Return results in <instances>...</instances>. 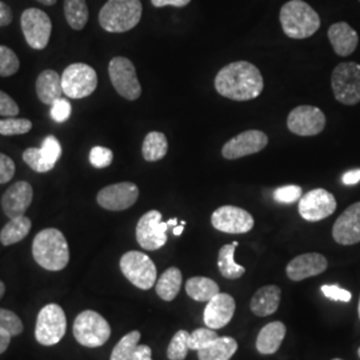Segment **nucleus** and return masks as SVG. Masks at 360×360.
Here are the masks:
<instances>
[{"instance_id": "obj_18", "label": "nucleus", "mask_w": 360, "mask_h": 360, "mask_svg": "<svg viewBox=\"0 0 360 360\" xmlns=\"http://www.w3.org/2000/svg\"><path fill=\"white\" fill-rule=\"evenodd\" d=\"M32 198L34 190L28 181L20 180L13 183L1 196V208L6 217L8 219L23 217L32 203Z\"/></svg>"}, {"instance_id": "obj_57", "label": "nucleus", "mask_w": 360, "mask_h": 360, "mask_svg": "<svg viewBox=\"0 0 360 360\" xmlns=\"http://www.w3.org/2000/svg\"><path fill=\"white\" fill-rule=\"evenodd\" d=\"M358 355H359V358H360V347H359V349H358Z\"/></svg>"}, {"instance_id": "obj_34", "label": "nucleus", "mask_w": 360, "mask_h": 360, "mask_svg": "<svg viewBox=\"0 0 360 360\" xmlns=\"http://www.w3.org/2000/svg\"><path fill=\"white\" fill-rule=\"evenodd\" d=\"M190 333L186 330H180L172 336L167 348V358L169 360H184L190 351L188 346Z\"/></svg>"}, {"instance_id": "obj_46", "label": "nucleus", "mask_w": 360, "mask_h": 360, "mask_svg": "<svg viewBox=\"0 0 360 360\" xmlns=\"http://www.w3.org/2000/svg\"><path fill=\"white\" fill-rule=\"evenodd\" d=\"M15 175V163L8 155L0 153V184H6Z\"/></svg>"}, {"instance_id": "obj_36", "label": "nucleus", "mask_w": 360, "mask_h": 360, "mask_svg": "<svg viewBox=\"0 0 360 360\" xmlns=\"http://www.w3.org/2000/svg\"><path fill=\"white\" fill-rule=\"evenodd\" d=\"M19 68L20 62L18 55L11 49L0 46V77H13L19 71Z\"/></svg>"}, {"instance_id": "obj_15", "label": "nucleus", "mask_w": 360, "mask_h": 360, "mask_svg": "<svg viewBox=\"0 0 360 360\" xmlns=\"http://www.w3.org/2000/svg\"><path fill=\"white\" fill-rule=\"evenodd\" d=\"M211 224L215 230L226 233H245L254 229L252 215L240 207H219L212 212Z\"/></svg>"}, {"instance_id": "obj_3", "label": "nucleus", "mask_w": 360, "mask_h": 360, "mask_svg": "<svg viewBox=\"0 0 360 360\" xmlns=\"http://www.w3.org/2000/svg\"><path fill=\"white\" fill-rule=\"evenodd\" d=\"M284 34L291 39H307L321 28V16L303 0H290L279 15Z\"/></svg>"}, {"instance_id": "obj_16", "label": "nucleus", "mask_w": 360, "mask_h": 360, "mask_svg": "<svg viewBox=\"0 0 360 360\" xmlns=\"http://www.w3.org/2000/svg\"><path fill=\"white\" fill-rule=\"evenodd\" d=\"M138 198V186L131 181H122L102 188L96 195V202L108 211H124L134 206Z\"/></svg>"}, {"instance_id": "obj_20", "label": "nucleus", "mask_w": 360, "mask_h": 360, "mask_svg": "<svg viewBox=\"0 0 360 360\" xmlns=\"http://www.w3.org/2000/svg\"><path fill=\"white\" fill-rule=\"evenodd\" d=\"M328 262L319 252H307L294 257L285 267L287 276L294 282H302L312 276H318L327 270Z\"/></svg>"}, {"instance_id": "obj_11", "label": "nucleus", "mask_w": 360, "mask_h": 360, "mask_svg": "<svg viewBox=\"0 0 360 360\" xmlns=\"http://www.w3.org/2000/svg\"><path fill=\"white\" fill-rule=\"evenodd\" d=\"M20 26L27 44L34 50H44L50 41L52 23L50 16L39 8H27L22 13Z\"/></svg>"}, {"instance_id": "obj_50", "label": "nucleus", "mask_w": 360, "mask_h": 360, "mask_svg": "<svg viewBox=\"0 0 360 360\" xmlns=\"http://www.w3.org/2000/svg\"><path fill=\"white\" fill-rule=\"evenodd\" d=\"M342 180H343V183H345L346 186H355V184H358V183H360V168L347 171V172L343 175Z\"/></svg>"}, {"instance_id": "obj_7", "label": "nucleus", "mask_w": 360, "mask_h": 360, "mask_svg": "<svg viewBox=\"0 0 360 360\" xmlns=\"http://www.w3.org/2000/svg\"><path fill=\"white\" fill-rule=\"evenodd\" d=\"M331 87L339 103L355 105L360 102V65L346 62L335 67Z\"/></svg>"}, {"instance_id": "obj_35", "label": "nucleus", "mask_w": 360, "mask_h": 360, "mask_svg": "<svg viewBox=\"0 0 360 360\" xmlns=\"http://www.w3.org/2000/svg\"><path fill=\"white\" fill-rule=\"evenodd\" d=\"M32 129V122L28 119L7 117L0 120V135L13 136V135H25Z\"/></svg>"}, {"instance_id": "obj_27", "label": "nucleus", "mask_w": 360, "mask_h": 360, "mask_svg": "<svg viewBox=\"0 0 360 360\" xmlns=\"http://www.w3.org/2000/svg\"><path fill=\"white\" fill-rule=\"evenodd\" d=\"M238 342L231 336H219L208 347L198 351L199 360H230L238 351Z\"/></svg>"}, {"instance_id": "obj_12", "label": "nucleus", "mask_w": 360, "mask_h": 360, "mask_svg": "<svg viewBox=\"0 0 360 360\" xmlns=\"http://www.w3.org/2000/svg\"><path fill=\"white\" fill-rule=\"evenodd\" d=\"M167 221L156 210L146 212L136 224V240L147 251H156L167 243Z\"/></svg>"}, {"instance_id": "obj_56", "label": "nucleus", "mask_w": 360, "mask_h": 360, "mask_svg": "<svg viewBox=\"0 0 360 360\" xmlns=\"http://www.w3.org/2000/svg\"><path fill=\"white\" fill-rule=\"evenodd\" d=\"M358 312H359V319H360V299H359V307H358Z\"/></svg>"}, {"instance_id": "obj_17", "label": "nucleus", "mask_w": 360, "mask_h": 360, "mask_svg": "<svg viewBox=\"0 0 360 360\" xmlns=\"http://www.w3.org/2000/svg\"><path fill=\"white\" fill-rule=\"evenodd\" d=\"M269 144V136L259 129H248L233 136L221 148L224 159L236 160L248 155L257 154Z\"/></svg>"}, {"instance_id": "obj_45", "label": "nucleus", "mask_w": 360, "mask_h": 360, "mask_svg": "<svg viewBox=\"0 0 360 360\" xmlns=\"http://www.w3.org/2000/svg\"><path fill=\"white\" fill-rule=\"evenodd\" d=\"M18 114H19V105L8 94L0 90V116L15 117Z\"/></svg>"}, {"instance_id": "obj_58", "label": "nucleus", "mask_w": 360, "mask_h": 360, "mask_svg": "<svg viewBox=\"0 0 360 360\" xmlns=\"http://www.w3.org/2000/svg\"><path fill=\"white\" fill-rule=\"evenodd\" d=\"M333 360H343V359H333Z\"/></svg>"}, {"instance_id": "obj_1", "label": "nucleus", "mask_w": 360, "mask_h": 360, "mask_svg": "<svg viewBox=\"0 0 360 360\" xmlns=\"http://www.w3.org/2000/svg\"><path fill=\"white\" fill-rule=\"evenodd\" d=\"M214 84L219 95L236 102L257 99L264 89L262 72L257 65L245 60L223 67L215 77Z\"/></svg>"}, {"instance_id": "obj_19", "label": "nucleus", "mask_w": 360, "mask_h": 360, "mask_svg": "<svg viewBox=\"0 0 360 360\" xmlns=\"http://www.w3.org/2000/svg\"><path fill=\"white\" fill-rule=\"evenodd\" d=\"M336 243L352 245L360 243V202L354 203L336 219L333 227Z\"/></svg>"}, {"instance_id": "obj_55", "label": "nucleus", "mask_w": 360, "mask_h": 360, "mask_svg": "<svg viewBox=\"0 0 360 360\" xmlns=\"http://www.w3.org/2000/svg\"><path fill=\"white\" fill-rule=\"evenodd\" d=\"M4 292H6V285H4V283L0 281V299L3 297Z\"/></svg>"}, {"instance_id": "obj_28", "label": "nucleus", "mask_w": 360, "mask_h": 360, "mask_svg": "<svg viewBox=\"0 0 360 360\" xmlns=\"http://www.w3.org/2000/svg\"><path fill=\"white\" fill-rule=\"evenodd\" d=\"M186 292L196 302H210L220 292L219 285L206 276H193L186 282Z\"/></svg>"}, {"instance_id": "obj_5", "label": "nucleus", "mask_w": 360, "mask_h": 360, "mask_svg": "<svg viewBox=\"0 0 360 360\" xmlns=\"http://www.w3.org/2000/svg\"><path fill=\"white\" fill-rule=\"evenodd\" d=\"M72 333L79 345L96 348L107 343L111 336V327L101 314L86 309L77 315Z\"/></svg>"}, {"instance_id": "obj_54", "label": "nucleus", "mask_w": 360, "mask_h": 360, "mask_svg": "<svg viewBox=\"0 0 360 360\" xmlns=\"http://www.w3.org/2000/svg\"><path fill=\"white\" fill-rule=\"evenodd\" d=\"M168 227H176L178 226V219H169L167 221Z\"/></svg>"}, {"instance_id": "obj_23", "label": "nucleus", "mask_w": 360, "mask_h": 360, "mask_svg": "<svg viewBox=\"0 0 360 360\" xmlns=\"http://www.w3.org/2000/svg\"><path fill=\"white\" fill-rule=\"evenodd\" d=\"M281 294H282V291L278 285H275V284L264 285V287L259 288L252 296L250 309L259 318L270 316L279 309Z\"/></svg>"}, {"instance_id": "obj_30", "label": "nucleus", "mask_w": 360, "mask_h": 360, "mask_svg": "<svg viewBox=\"0 0 360 360\" xmlns=\"http://www.w3.org/2000/svg\"><path fill=\"white\" fill-rule=\"evenodd\" d=\"M32 223L26 215L10 219V221L0 231V243L3 245H13L23 240L31 231Z\"/></svg>"}, {"instance_id": "obj_6", "label": "nucleus", "mask_w": 360, "mask_h": 360, "mask_svg": "<svg viewBox=\"0 0 360 360\" xmlns=\"http://www.w3.org/2000/svg\"><path fill=\"white\" fill-rule=\"evenodd\" d=\"M119 266L127 281L141 290H150L156 283V266L151 257L141 251L126 252L120 257Z\"/></svg>"}, {"instance_id": "obj_8", "label": "nucleus", "mask_w": 360, "mask_h": 360, "mask_svg": "<svg viewBox=\"0 0 360 360\" xmlns=\"http://www.w3.org/2000/svg\"><path fill=\"white\" fill-rule=\"evenodd\" d=\"M67 330V319L63 309L59 304H47L39 312L35 327V338L41 346L58 345Z\"/></svg>"}, {"instance_id": "obj_42", "label": "nucleus", "mask_w": 360, "mask_h": 360, "mask_svg": "<svg viewBox=\"0 0 360 360\" xmlns=\"http://www.w3.org/2000/svg\"><path fill=\"white\" fill-rule=\"evenodd\" d=\"M114 160V154L110 148L95 146L90 153L91 165L95 168L108 167Z\"/></svg>"}, {"instance_id": "obj_4", "label": "nucleus", "mask_w": 360, "mask_h": 360, "mask_svg": "<svg viewBox=\"0 0 360 360\" xmlns=\"http://www.w3.org/2000/svg\"><path fill=\"white\" fill-rule=\"evenodd\" d=\"M142 13L141 0H108L99 13V23L107 32L122 34L138 26Z\"/></svg>"}, {"instance_id": "obj_41", "label": "nucleus", "mask_w": 360, "mask_h": 360, "mask_svg": "<svg viewBox=\"0 0 360 360\" xmlns=\"http://www.w3.org/2000/svg\"><path fill=\"white\" fill-rule=\"evenodd\" d=\"M41 154L46 158L47 162H50L51 165L55 166V163L59 160L60 155H62V147L59 141L53 136V135H49L44 138V141L41 143Z\"/></svg>"}, {"instance_id": "obj_13", "label": "nucleus", "mask_w": 360, "mask_h": 360, "mask_svg": "<svg viewBox=\"0 0 360 360\" xmlns=\"http://www.w3.org/2000/svg\"><path fill=\"white\" fill-rule=\"evenodd\" d=\"M288 129L299 136H315L326 127V115L314 105H299L287 117Z\"/></svg>"}, {"instance_id": "obj_44", "label": "nucleus", "mask_w": 360, "mask_h": 360, "mask_svg": "<svg viewBox=\"0 0 360 360\" xmlns=\"http://www.w3.org/2000/svg\"><path fill=\"white\" fill-rule=\"evenodd\" d=\"M71 111L72 107L70 102L60 98L51 105V117L56 123H63L71 116Z\"/></svg>"}, {"instance_id": "obj_51", "label": "nucleus", "mask_w": 360, "mask_h": 360, "mask_svg": "<svg viewBox=\"0 0 360 360\" xmlns=\"http://www.w3.org/2000/svg\"><path fill=\"white\" fill-rule=\"evenodd\" d=\"M11 338H13V336L8 334L6 330L0 328V355H1L3 352H6V349L10 346Z\"/></svg>"}, {"instance_id": "obj_47", "label": "nucleus", "mask_w": 360, "mask_h": 360, "mask_svg": "<svg viewBox=\"0 0 360 360\" xmlns=\"http://www.w3.org/2000/svg\"><path fill=\"white\" fill-rule=\"evenodd\" d=\"M13 10L8 4L0 0V27L8 26L13 22Z\"/></svg>"}, {"instance_id": "obj_39", "label": "nucleus", "mask_w": 360, "mask_h": 360, "mask_svg": "<svg viewBox=\"0 0 360 360\" xmlns=\"http://www.w3.org/2000/svg\"><path fill=\"white\" fill-rule=\"evenodd\" d=\"M0 328L6 330L11 336H18L23 333V323L13 311L0 309Z\"/></svg>"}, {"instance_id": "obj_38", "label": "nucleus", "mask_w": 360, "mask_h": 360, "mask_svg": "<svg viewBox=\"0 0 360 360\" xmlns=\"http://www.w3.org/2000/svg\"><path fill=\"white\" fill-rule=\"evenodd\" d=\"M219 335L217 334V330L212 328H198L195 330L193 334H190V340H188V346L190 349L193 351H199L203 348L211 346L217 339Z\"/></svg>"}, {"instance_id": "obj_21", "label": "nucleus", "mask_w": 360, "mask_h": 360, "mask_svg": "<svg viewBox=\"0 0 360 360\" xmlns=\"http://www.w3.org/2000/svg\"><path fill=\"white\" fill-rule=\"evenodd\" d=\"M236 309V303L230 294H220L214 296L207 302L203 312V321L208 328L220 330L231 322Z\"/></svg>"}, {"instance_id": "obj_32", "label": "nucleus", "mask_w": 360, "mask_h": 360, "mask_svg": "<svg viewBox=\"0 0 360 360\" xmlns=\"http://www.w3.org/2000/svg\"><path fill=\"white\" fill-rule=\"evenodd\" d=\"M65 16L68 26L75 31L83 30L89 22V7L86 0H65Z\"/></svg>"}, {"instance_id": "obj_2", "label": "nucleus", "mask_w": 360, "mask_h": 360, "mask_svg": "<svg viewBox=\"0 0 360 360\" xmlns=\"http://www.w3.org/2000/svg\"><path fill=\"white\" fill-rule=\"evenodd\" d=\"M32 255L40 267L47 271H62L70 262V248L63 232L46 229L37 233Z\"/></svg>"}, {"instance_id": "obj_43", "label": "nucleus", "mask_w": 360, "mask_h": 360, "mask_svg": "<svg viewBox=\"0 0 360 360\" xmlns=\"http://www.w3.org/2000/svg\"><path fill=\"white\" fill-rule=\"evenodd\" d=\"M322 292L323 295L326 296L327 299L334 300V302L348 303L352 299V295H351L349 291L345 290V288H340L336 284H324V285H322Z\"/></svg>"}, {"instance_id": "obj_52", "label": "nucleus", "mask_w": 360, "mask_h": 360, "mask_svg": "<svg viewBox=\"0 0 360 360\" xmlns=\"http://www.w3.org/2000/svg\"><path fill=\"white\" fill-rule=\"evenodd\" d=\"M184 226L186 224H180V226H176V227H174V230H172V232H174V235L175 236H179V235H181V232L184 231Z\"/></svg>"}, {"instance_id": "obj_24", "label": "nucleus", "mask_w": 360, "mask_h": 360, "mask_svg": "<svg viewBox=\"0 0 360 360\" xmlns=\"http://www.w3.org/2000/svg\"><path fill=\"white\" fill-rule=\"evenodd\" d=\"M62 77L53 70H44L37 79V95L41 103L52 105L63 95Z\"/></svg>"}, {"instance_id": "obj_22", "label": "nucleus", "mask_w": 360, "mask_h": 360, "mask_svg": "<svg viewBox=\"0 0 360 360\" xmlns=\"http://www.w3.org/2000/svg\"><path fill=\"white\" fill-rule=\"evenodd\" d=\"M328 39L339 56H348L356 50L359 37L358 32L346 22H339L330 27Z\"/></svg>"}, {"instance_id": "obj_40", "label": "nucleus", "mask_w": 360, "mask_h": 360, "mask_svg": "<svg viewBox=\"0 0 360 360\" xmlns=\"http://www.w3.org/2000/svg\"><path fill=\"white\" fill-rule=\"evenodd\" d=\"M302 196H303V195H302V187L294 186V184L279 187V188H276V190L274 191V199H275L278 203H283V205L295 203L297 200H300Z\"/></svg>"}, {"instance_id": "obj_14", "label": "nucleus", "mask_w": 360, "mask_h": 360, "mask_svg": "<svg viewBox=\"0 0 360 360\" xmlns=\"http://www.w3.org/2000/svg\"><path fill=\"white\" fill-rule=\"evenodd\" d=\"M334 195L324 188H315L299 200V214L307 221H319L331 217L336 210Z\"/></svg>"}, {"instance_id": "obj_25", "label": "nucleus", "mask_w": 360, "mask_h": 360, "mask_svg": "<svg viewBox=\"0 0 360 360\" xmlns=\"http://www.w3.org/2000/svg\"><path fill=\"white\" fill-rule=\"evenodd\" d=\"M287 328L282 322L266 324L257 338V349L262 355L275 354L283 343Z\"/></svg>"}, {"instance_id": "obj_33", "label": "nucleus", "mask_w": 360, "mask_h": 360, "mask_svg": "<svg viewBox=\"0 0 360 360\" xmlns=\"http://www.w3.org/2000/svg\"><path fill=\"white\" fill-rule=\"evenodd\" d=\"M141 333L139 331H131L129 334L124 335L115 348L112 349L110 360H131L136 347L139 346Z\"/></svg>"}, {"instance_id": "obj_26", "label": "nucleus", "mask_w": 360, "mask_h": 360, "mask_svg": "<svg viewBox=\"0 0 360 360\" xmlns=\"http://www.w3.org/2000/svg\"><path fill=\"white\" fill-rule=\"evenodd\" d=\"M183 275L178 267H169L162 274V276L155 283L158 296L165 302H172L181 288Z\"/></svg>"}, {"instance_id": "obj_29", "label": "nucleus", "mask_w": 360, "mask_h": 360, "mask_svg": "<svg viewBox=\"0 0 360 360\" xmlns=\"http://www.w3.org/2000/svg\"><path fill=\"white\" fill-rule=\"evenodd\" d=\"M239 245L238 242H233L231 245H224L218 255V269L221 274V276H224L226 279L235 281L242 278L245 274V269L243 266L238 264L233 259L235 255V250Z\"/></svg>"}, {"instance_id": "obj_9", "label": "nucleus", "mask_w": 360, "mask_h": 360, "mask_svg": "<svg viewBox=\"0 0 360 360\" xmlns=\"http://www.w3.org/2000/svg\"><path fill=\"white\" fill-rule=\"evenodd\" d=\"M108 75L116 92L127 99L136 101L142 95V86L136 75L134 63L123 56H116L111 59L108 65Z\"/></svg>"}, {"instance_id": "obj_37", "label": "nucleus", "mask_w": 360, "mask_h": 360, "mask_svg": "<svg viewBox=\"0 0 360 360\" xmlns=\"http://www.w3.org/2000/svg\"><path fill=\"white\" fill-rule=\"evenodd\" d=\"M23 160L28 167H31V169H34L39 174L49 172L55 167L50 162L46 160V158L41 154V150L35 148V147L27 148L26 151L23 153Z\"/></svg>"}, {"instance_id": "obj_53", "label": "nucleus", "mask_w": 360, "mask_h": 360, "mask_svg": "<svg viewBox=\"0 0 360 360\" xmlns=\"http://www.w3.org/2000/svg\"><path fill=\"white\" fill-rule=\"evenodd\" d=\"M39 3H41V4H44V6H53L58 0H37Z\"/></svg>"}, {"instance_id": "obj_48", "label": "nucleus", "mask_w": 360, "mask_h": 360, "mask_svg": "<svg viewBox=\"0 0 360 360\" xmlns=\"http://www.w3.org/2000/svg\"><path fill=\"white\" fill-rule=\"evenodd\" d=\"M131 360H153V349L146 345H139Z\"/></svg>"}, {"instance_id": "obj_31", "label": "nucleus", "mask_w": 360, "mask_h": 360, "mask_svg": "<svg viewBox=\"0 0 360 360\" xmlns=\"http://www.w3.org/2000/svg\"><path fill=\"white\" fill-rule=\"evenodd\" d=\"M168 151V141L165 134L153 131L148 132L143 141L142 154L147 162L162 160Z\"/></svg>"}, {"instance_id": "obj_10", "label": "nucleus", "mask_w": 360, "mask_h": 360, "mask_svg": "<svg viewBox=\"0 0 360 360\" xmlns=\"http://www.w3.org/2000/svg\"><path fill=\"white\" fill-rule=\"evenodd\" d=\"M63 92L71 99H83L94 94L98 87L96 71L86 63L70 65L62 75Z\"/></svg>"}, {"instance_id": "obj_49", "label": "nucleus", "mask_w": 360, "mask_h": 360, "mask_svg": "<svg viewBox=\"0 0 360 360\" xmlns=\"http://www.w3.org/2000/svg\"><path fill=\"white\" fill-rule=\"evenodd\" d=\"M191 0H151L153 6L156 8H162L166 6H172V7H186L190 4Z\"/></svg>"}]
</instances>
